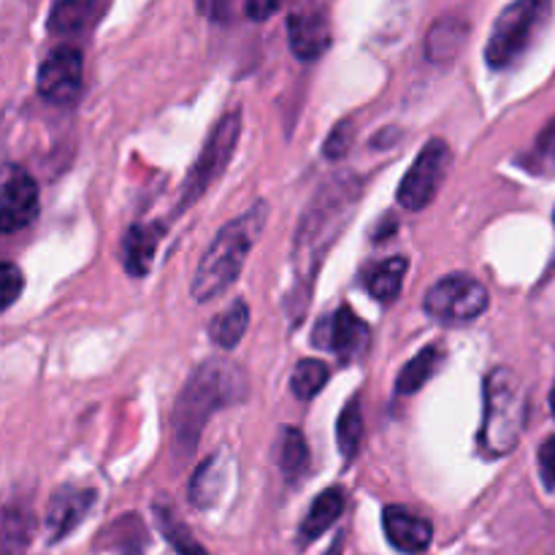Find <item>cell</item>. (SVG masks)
<instances>
[{"mask_svg": "<svg viewBox=\"0 0 555 555\" xmlns=\"http://www.w3.org/2000/svg\"><path fill=\"white\" fill-rule=\"evenodd\" d=\"M92 504H95V491H90V488H57L52 499H49L47 520H43L49 542L65 540L87 518Z\"/></svg>", "mask_w": 555, "mask_h": 555, "instance_id": "13", "label": "cell"}, {"mask_svg": "<svg viewBox=\"0 0 555 555\" xmlns=\"http://www.w3.org/2000/svg\"><path fill=\"white\" fill-rule=\"evenodd\" d=\"M244 393L247 377L233 363L209 361L193 372L173 406V442L179 453H190L198 444L206 421L222 406L242 401Z\"/></svg>", "mask_w": 555, "mask_h": 555, "instance_id": "2", "label": "cell"}, {"mask_svg": "<svg viewBox=\"0 0 555 555\" xmlns=\"http://www.w3.org/2000/svg\"><path fill=\"white\" fill-rule=\"evenodd\" d=\"M361 439H363L361 404H358V399H352L350 404L341 410L339 423H336V442H339L341 459L345 461L356 459L358 448H361Z\"/></svg>", "mask_w": 555, "mask_h": 555, "instance_id": "26", "label": "cell"}, {"mask_svg": "<svg viewBox=\"0 0 555 555\" xmlns=\"http://www.w3.org/2000/svg\"><path fill=\"white\" fill-rule=\"evenodd\" d=\"M350 141H352V125L341 122V125H336L334 133L328 135L323 152L331 157V160H339V157H345L347 152H350Z\"/></svg>", "mask_w": 555, "mask_h": 555, "instance_id": "29", "label": "cell"}, {"mask_svg": "<svg viewBox=\"0 0 555 555\" xmlns=\"http://www.w3.org/2000/svg\"><path fill=\"white\" fill-rule=\"evenodd\" d=\"M383 526H385V537H388L390 545H393L399 553H406V555L426 553L428 545H431V540H434L431 524L404 507L385 509Z\"/></svg>", "mask_w": 555, "mask_h": 555, "instance_id": "14", "label": "cell"}, {"mask_svg": "<svg viewBox=\"0 0 555 555\" xmlns=\"http://www.w3.org/2000/svg\"><path fill=\"white\" fill-rule=\"evenodd\" d=\"M361 195L363 184L356 177H334L318 190L312 204L304 211L296 242H293L291 287H287L285 298V309L293 323H298V318L307 312L320 266H323L325 255L331 253L336 238L341 236V231L350 225L352 215L361 204Z\"/></svg>", "mask_w": 555, "mask_h": 555, "instance_id": "1", "label": "cell"}, {"mask_svg": "<svg viewBox=\"0 0 555 555\" xmlns=\"http://www.w3.org/2000/svg\"><path fill=\"white\" fill-rule=\"evenodd\" d=\"M163 238V225H133L125 233L122 242V263L130 276H146L155 260L157 244Z\"/></svg>", "mask_w": 555, "mask_h": 555, "instance_id": "16", "label": "cell"}, {"mask_svg": "<svg viewBox=\"0 0 555 555\" xmlns=\"http://www.w3.org/2000/svg\"><path fill=\"white\" fill-rule=\"evenodd\" d=\"M529 415L526 388L513 369H493L486 379V415H482L480 444L488 455L513 453L520 442Z\"/></svg>", "mask_w": 555, "mask_h": 555, "instance_id": "4", "label": "cell"}, {"mask_svg": "<svg viewBox=\"0 0 555 555\" xmlns=\"http://www.w3.org/2000/svg\"><path fill=\"white\" fill-rule=\"evenodd\" d=\"M38 217V188L30 173L20 166L5 168L3 204H0V231L16 233L33 225Z\"/></svg>", "mask_w": 555, "mask_h": 555, "instance_id": "12", "label": "cell"}, {"mask_svg": "<svg viewBox=\"0 0 555 555\" xmlns=\"http://www.w3.org/2000/svg\"><path fill=\"white\" fill-rule=\"evenodd\" d=\"M406 266H410L406 258H388L383 263H377L366 274V291L383 304L396 301L401 293V285H404Z\"/></svg>", "mask_w": 555, "mask_h": 555, "instance_id": "22", "label": "cell"}, {"mask_svg": "<svg viewBox=\"0 0 555 555\" xmlns=\"http://www.w3.org/2000/svg\"><path fill=\"white\" fill-rule=\"evenodd\" d=\"M266 217H269V206L255 204L247 215H242L238 220H231L217 233V238L206 249V255L198 263V271L193 276L190 293H193L195 301H215V298H220L238 280L244 263H247V255L253 253L255 242L263 233Z\"/></svg>", "mask_w": 555, "mask_h": 555, "instance_id": "3", "label": "cell"}, {"mask_svg": "<svg viewBox=\"0 0 555 555\" xmlns=\"http://www.w3.org/2000/svg\"><path fill=\"white\" fill-rule=\"evenodd\" d=\"M33 537V513L27 507H5L3 555H25Z\"/></svg>", "mask_w": 555, "mask_h": 555, "instance_id": "24", "label": "cell"}, {"mask_svg": "<svg viewBox=\"0 0 555 555\" xmlns=\"http://www.w3.org/2000/svg\"><path fill=\"white\" fill-rule=\"evenodd\" d=\"M225 464H222L220 455H211L204 464L195 469L193 482H190V502L201 509L215 507L217 499H220L222 488H225Z\"/></svg>", "mask_w": 555, "mask_h": 555, "instance_id": "19", "label": "cell"}, {"mask_svg": "<svg viewBox=\"0 0 555 555\" xmlns=\"http://www.w3.org/2000/svg\"><path fill=\"white\" fill-rule=\"evenodd\" d=\"M328 383V366L323 361L307 358L296 366L291 377V390L298 401H312Z\"/></svg>", "mask_w": 555, "mask_h": 555, "instance_id": "27", "label": "cell"}, {"mask_svg": "<svg viewBox=\"0 0 555 555\" xmlns=\"http://www.w3.org/2000/svg\"><path fill=\"white\" fill-rule=\"evenodd\" d=\"M488 304H491V298L480 282L466 274H450L428 291L423 309L437 323L466 325L482 318L488 312Z\"/></svg>", "mask_w": 555, "mask_h": 555, "instance_id": "7", "label": "cell"}, {"mask_svg": "<svg viewBox=\"0 0 555 555\" xmlns=\"http://www.w3.org/2000/svg\"><path fill=\"white\" fill-rule=\"evenodd\" d=\"M466 38H469V25L461 16H442L437 25L428 30L426 38V54L431 63L437 65H450L453 60H459V54L464 52Z\"/></svg>", "mask_w": 555, "mask_h": 555, "instance_id": "15", "label": "cell"}, {"mask_svg": "<svg viewBox=\"0 0 555 555\" xmlns=\"http://www.w3.org/2000/svg\"><path fill=\"white\" fill-rule=\"evenodd\" d=\"M524 166L531 173H540V177H551L555 173V117L542 128V133L537 135L534 146H531L529 155L524 157Z\"/></svg>", "mask_w": 555, "mask_h": 555, "instance_id": "28", "label": "cell"}, {"mask_svg": "<svg viewBox=\"0 0 555 555\" xmlns=\"http://www.w3.org/2000/svg\"><path fill=\"white\" fill-rule=\"evenodd\" d=\"M551 410H553V415H555V383H553V390H551Z\"/></svg>", "mask_w": 555, "mask_h": 555, "instance_id": "34", "label": "cell"}, {"mask_svg": "<svg viewBox=\"0 0 555 555\" xmlns=\"http://www.w3.org/2000/svg\"><path fill=\"white\" fill-rule=\"evenodd\" d=\"M341 513H345V493H341L339 488H328V491L320 493V496L314 499L309 515L304 518L301 531H298L301 545H309V542H314L318 537H323L325 531L339 520Z\"/></svg>", "mask_w": 555, "mask_h": 555, "instance_id": "17", "label": "cell"}, {"mask_svg": "<svg viewBox=\"0 0 555 555\" xmlns=\"http://www.w3.org/2000/svg\"><path fill=\"white\" fill-rule=\"evenodd\" d=\"M101 11V0H57L49 14V30L57 36H76L87 30Z\"/></svg>", "mask_w": 555, "mask_h": 555, "instance_id": "18", "label": "cell"}, {"mask_svg": "<svg viewBox=\"0 0 555 555\" xmlns=\"http://www.w3.org/2000/svg\"><path fill=\"white\" fill-rule=\"evenodd\" d=\"M155 515L157 529H160V534L166 537L168 545H171L179 555H206L204 547L198 545V540L188 531V526L177 518V513H171V509L166 507H157Z\"/></svg>", "mask_w": 555, "mask_h": 555, "instance_id": "25", "label": "cell"}, {"mask_svg": "<svg viewBox=\"0 0 555 555\" xmlns=\"http://www.w3.org/2000/svg\"><path fill=\"white\" fill-rule=\"evenodd\" d=\"M369 339H372V331L350 307H339L334 314L320 320L312 334L314 347L331 350L341 361H356L369 347Z\"/></svg>", "mask_w": 555, "mask_h": 555, "instance_id": "11", "label": "cell"}, {"mask_svg": "<svg viewBox=\"0 0 555 555\" xmlns=\"http://www.w3.org/2000/svg\"><path fill=\"white\" fill-rule=\"evenodd\" d=\"M450 166V146L442 139H431L415 157L410 171L399 184V204L406 211H423L442 188Z\"/></svg>", "mask_w": 555, "mask_h": 555, "instance_id": "8", "label": "cell"}, {"mask_svg": "<svg viewBox=\"0 0 555 555\" xmlns=\"http://www.w3.org/2000/svg\"><path fill=\"white\" fill-rule=\"evenodd\" d=\"M553 0H515L493 22L491 38L486 47V60L491 68H513L537 41L545 22L551 20Z\"/></svg>", "mask_w": 555, "mask_h": 555, "instance_id": "5", "label": "cell"}, {"mask_svg": "<svg viewBox=\"0 0 555 555\" xmlns=\"http://www.w3.org/2000/svg\"><path fill=\"white\" fill-rule=\"evenodd\" d=\"M325 555H341V540H336L334 545H331V551L325 553Z\"/></svg>", "mask_w": 555, "mask_h": 555, "instance_id": "33", "label": "cell"}, {"mask_svg": "<svg viewBox=\"0 0 555 555\" xmlns=\"http://www.w3.org/2000/svg\"><path fill=\"white\" fill-rule=\"evenodd\" d=\"M247 325H249V307L247 301L238 298V301H233L225 312H220L215 320H211L209 336L215 345L225 347V350H233V347L244 339V334H247Z\"/></svg>", "mask_w": 555, "mask_h": 555, "instance_id": "21", "label": "cell"}, {"mask_svg": "<svg viewBox=\"0 0 555 555\" xmlns=\"http://www.w3.org/2000/svg\"><path fill=\"white\" fill-rule=\"evenodd\" d=\"M540 475L551 493H555V437L545 439L540 448Z\"/></svg>", "mask_w": 555, "mask_h": 555, "instance_id": "30", "label": "cell"}, {"mask_svg": "<svg viewBox=\"0 0 555 555\" xmlns=\"http://www.w3.org/2000/svg\"><path fill=\"white\" fill-rule=\"evenodd\" d=\"M238 135H242V112H228L220 122L215 125V130L206 139L204 150H201L198 160L193 163V168L188 171L182 184V198H179V211L188 209L190 204L201 198V195L209 190V184L215 179L222 177L225 166L231 163L233 152H236Z\"/></svg>", "mask_w": 555, "mask_h": 555, "instance_id": "6", "label": "cell"}, {"mask_svg": "<svg viewBox=\"0 0 555 555\" xmlns=\"http://www.w3.org/2000/svg\"><path fill=\"white\" fill-rule=\"evenodd\" d=\"M444 361V350L437 345H428L406 363L399 372V379H396V393L399 396H412L434 377V372L439 369V363Z\"/></svg>", "mask_w": 555, "mask_h": 555, "instance_id": "20", "label": "cell"}, {"mask_svg": "<svg viewBox=\"0 0 555 555\" xmlns=\"http://www.w3.org/2000/svg\"><path fill=\"white\" fill-rule=\"evenodd\" d=\"M280 469L291 486L301 480L309 469L307 439H304V434L293 426H285L280 434Z\"/></svg>", "mask_w": 555, "mask_h": 555, "instance_id": "23", "label": "cell"}, {"mask_svg": "<svg viewBox=\"0 0 555 555\" xmlns=\"http://www.w3.org/2000/svg\"><path fill=\"white\" fill-rule=\"evenodd\" d=\"M285 0H244V9L253 22H266L269 16H274L282 9Z\"/></svg>", "mask_w": 555, "mask_h": 555, "instance_id": "32", "label": "cell"}, {"mask_svg": "<svg viewBox=\"0 0 555 555\" xmlns=\"http://www.w3.org/2000/svg\"><path fill=\"white\" fill-rule=\"evenodd\" d=\"M85 60L76 47H57L38 68V92L54 106H70L81 92Z\"/></svg>", "mask_w": 555, "mask_h": 555, "instance_id": "10", "label": "cell"}, {"mask_svg": "<svg viewBox=\"0 0 555 555\" xmlns=\"http://www.w3.org/2000/svg\"><path fill=\"white\" fill-rule=\"evenodd\" d=\"M287 41L304 63H314L331 47V20L320 0H296L287 11Z\"/></svg>", "mask_w": 555, "mask_h": 555, "instance_id": "9", "label": "cell"}, {"mask_svg": "<svg viewBox=\"0 0 555 555\" xmlns=\"http://www.w3.org/2000/svg\"><path fill=\"white\" fill-rule=\"evenodd\" d=\"M22 285H25L22 271L14 263H3V309H9L16 301V296L22 293Z\"/></svg>", "mask_w": 555, "mask_h": 555, "instance_id": "31", "label": "cell"}]
</instances>
